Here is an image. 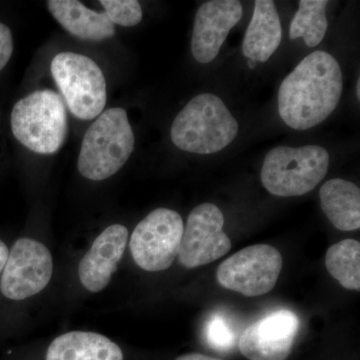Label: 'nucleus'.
<instances>
[{
	"label": "nucleus",
	"instance_id": "obj_1",
	"mask_svg": "<svg viewBox=\"0 0 360 360\" xmlns=\"http://www.w3.org/2000/svg\"><path fill=\"white\" fill-rule=\"evenodd\" d=\"M342 86L338 61L328 52H312L284 78L278 92L279 115L291 129H312L335 111Z\"/></svg>",
	"mask_w": 360,
	"mask_h": 360
},
{
	"label": "nucleus",
	"instance_id": "obj_2",
	"mask_svg": "<svg viewBox=\"0 0 360 360\" xmlns=\"http://www.w3.org/2000/svg\"><path fill=\"white\" fill-rule=\"evenodd\" d=\"M238 132V123L219 96L194 97L172 123V141L180 150L212 155L229 146Z\"/></svg>",
	"mask_w": 360,
	"mask_h": 360
},
{
	"label": "nucleus",
	"instance_id": "obj_3",
	"mask_svg": "<svg viewBox=\"0 0 360 360\" xmlns=\"http://www.w3.org/2000/svg\"><path fill=\"white\" fill-rule=\"evenodd\" d=\"M134 149V134L127 111H103L82 141L78 170L85 179L101 181L122 169Z\"/></svg>",
	"mask_w": 360,
	"mask_h": 360
},
{
	"label": "nucleus",
	"instance_id": "obj_4",
	"mask_svg": "<svg viewBox=\"0 0 360 360\" xmlns=\"http://www.w3.org/2000/svg\"><path fill=\"white\" fill-rule=\"evenodd\" d=\"M11 122L14 137L33 153L52 155L65 143L68 134L65 101L52 90H37L18 101Z\"/></svg>",
	"mask_w": 360,
	"mask_h": 360
},
{
	"label": "nucleus",
	"instance_id": "obj_5",
	"mask_svg": "<svg viewBox=\"0 0 360 360\" xmlns=\"http://www.w3.org/2000/svg\"><path fill=\"white\" fill-rule=\"evenodd\" d=\"M328 167V150L321 146H278L265 156L260 177L265 189L274 195L300 196L319 186Z\"/></svg>",
	"mask_w": 360,
	"mask_h": 360
},
{
	"label": "nucleus",
	"instance_id": "obj_6",
	"mask_svg": "<svg viewBox=\"0 0 360 360\" xmlns=\"http://www.w3.org/2000/svg\"><path fill=\"white\" fill-rule=\"evenodd\" d=\"M51 70L75 117L90 120L103 112L106 82L96 61L75 52H61L52 59Z\"/></svg>",
	"mask_w": 360,
	"mask_h": 360
},
{
	"label": "nucleus",
	"instance_id": "obj_7",
	"mask_svg": "<svg viewBox=\"0 0 360 360\" xmlns=\"http://www.w3.org/2000/svg\"><path fill=\"white\" fill-rule=\"evenodd\" d=\"M184 229V220L174 210L158 208L149 213L130 238L135 264L149 272L169 269L179 255Z\"/></svg>",
	"mask_w": 360,
	"mask_h": 360
},
{
	"label": "nucleus",
	"instance_id": "obj_8",
	"mask_svg": "<svg viewBox=\"0 0 360 360\" xmlns=\"http://www.w3.org/2000/svg\"><path fill=\"white\" fill-rule=\"evenodd\" d=\"M283 264L281 252L274 246L250 245L219 265L217 281L222 288L248 297L264 295L276 285Z\"/></svg>",
	"mask_w": 360,
	"mask_h": 360
},
{
	"label": "nucleus",
	"instance_id": "obj_9",
	"mask_svg": "<svg viewBox=\"0 0 360 360\" xmlns=\"http://www.w3.org/2000/svg\"><path fill=\"white\" fill-rule=\"evenodd\" d=\"M53 272V260L49 248L23 238L14 243L0 281V291L11 300L20 302L41 292Z\"/></svg>",
	"mask_w": 360,
	"mask_h": 360
},
{
	"label": "nucleus",
	"instance_id": "obj_10",
	"mask_svg": "<svg viewBox=\"0 0 360 360\" xmlns=\"http://www.w3.org/2000/svg\"><path fill=\"white\" fill-rule=\"evenodd\" d=\"M221 210L212 203L196 206L187 219L180 243L179 260L186 269L202 266L224 257L231 241L224 231Z\"/></svg>",
	"mask_w": 360,
	"mask_h": 360
},
{
	"label": "nucleus",
	"instance_id": "obj_11",
	"mask_svg": "<svg viewBox=\"0 0 360 360\" xmlns=\"http://www.w3.org/2000/svg\"><path fill=\"white\" fill-rule=\"evenodd\" d=\"M300 328L295 312L281 309L251 324L238 340L241 354L250 360H286Z\"/></svg>",
	"mask_w": 360,
	"mask_h": 360
},
{
	"label": "nucleus",
	"instance_id": "obj_12",
	"mask_svg": "<svg viewBox=\"0 0 360 360\" xmlns=\"http://www.w3.org/2000/svg\"><path fill=\"white\" fill-rule=\"evenodd\" d=\"M243 13V4L238 0H212L200 7L191 39V51L196 61L206 65L214 60Z\"/></svg>",
	"mask_w": 360,
	"mask_h": 360
},
{
	"label": "nucleus",
	"instance_id": "obj_13",
	"mask_svg": "<svg viewBox=\"0 0 360 360\" xmlns=\"http://www.w3.org/2000/svg\"><path fill=\"white\" fill-rule=\"evenodd\" d=\"M129 241V231L122 224H112L97 236L78 265V277L85 290L103 291L110 284L122 262Z\"/></svg>",
	"mask_w": 360,
	"mask_h": 360
},
{
	"label": "nucleus",
	"instance_id": "obj_14",
	"mask_svg": "<svg viewBox=\"0 0 360 360\" xmlns=\"http://www.w3.org/2000/svg\"><path fill=\"white\" fill-rule=\"evenodd\" d=\"M281 39L283 28L274 2L257 0L243 39V56L257 63H265L278 49Z\"/></svg>",
	"mask_w": 360,
	"mask_h": 360
},
{
	"label": "nucleus",
	"instance_id": "obj_15",
	"mask_svg": "<svg viewBox=\"0 0 360 360\" xmlns=\"http://www.w3.org/2000/svg\"><path fill=\"white\" fill-rule=\"evenodd\" d=\"M47 7L59 25L78 39L101 41L115 37V25L104 13L87 8L77 0H49Z\"/></svg>",
	"mask_w": 360,
	"mask_h": 360
},
{
	"label": "nucleus",
	"instance_id": "obj_16",
	"mask_svg": "<svg viewBox=\"0 0 360 360\" xmlns=\"http://www.w3.org/2000/svg\"><path fill=\"white\" fill-rule=\"evenodd\" d=\"M45 360H123L122 348L101 333L70 331L52 341Z\"/></svg>",
	"mask_w": 360,
	"mask_h": 360
},
{
	"label": "nucleus",
	"instance_id": "obj_17",
	"mask_svg": "<svg viewBox=\"0 0 360 360\" xmlns=\"http://www.w3.org/2000/svg\"><path fill=\"white\" fill-rule=\"evenodd\" d=\"M322 212L336 229L352 231L360 227V191L348 180H328L319 191Z\"/></svg>",
	"mask_w": 360,
	"mask_h": 360
},
{
	"label": "nucleus",
	"instance_id": "obj_18",
	"mask_svg": "<svg viewBox=\"0 0 360 360\" xmlns=\"http://www.w3.org/2000/svg\"><path fill=\"white\" fill-rule=\"evenodd\" d=\"M326 265L329 274L342 288L360 290V243L354 239H345L328 248Z\"/></svg>",
	"mask_w": 360,
	"mask_h": 360
},
{
	"label": "nucleus",
	"instance_id": "obj_19",
	"mask_svg": "<svg viewBox=\"0 0 360 360\" xmlns=\"http://www.w3.org/2000/svg\"><path fill=\"white\" fill-rule=\"evenodd\" d=\"M326 0H302L300 8L291 21L290 39H304L309 47L317 46L326 37L328 30V18L326 9Z\"/></svg>",
	"mask_w": 360,
	"mask_h": 360
},
{
	"label": "nucleus",
	"instance_id": "obj_20",
	"mask_svg": "<svg viewBox=\"0 0 360 360\" xmlns=\"http://www.w3.org/2000/svg\"><path fill=\"white\" fill-rule=\"evenodd\" d=\"M205 336L210 347L221 352L233 348L238 340L234 326L226 316L220 314L212 315L206 322Z\"/></svg>",
	"mask_w": 360,
	"mask_h": 360
},
{
	"label": "nucleus",
	"instance_id": "obj_21",
	"mask_svg": "<svg viewBox=\"0 0 360 360\" xmlns=\"http://www.w3.org/2000/svg\"><path fill=\"white\" fill-rule=\"evenodd\" d=\"M101 4L113 25L130 27L142 20L141 6L136 0H101Z\"/></svg>",
	"mask_w": 360,
	"mask_h": 360
},
{
	"label": "nucleus",
	"instance_id": "obj_22",
	"mask_svg": "<svg viewBox=\"0 0 360 360\" xmlns=\"http://www.w3.org/2000/svg\"><path fill=\"white\" fill-rule=\"evenodd\" d=\"M13 39L11 28L0 22V70L6 68L13 56Z\"/></svg>",
	"mask_w": 360,
	"mask_h": 360
},
{
	"label": "nucleus",
	"instance_id": "obj_23",
	"mask_svg": "<svg viewBox=\"0 0 360 360\" xmlns=\"http://www.w3.org/2000/svg\"><path fill=\"white\" fill-rule=\"evenodd\" d=\"M9 250L6 243L0 240V274L4 271L6 266L7 258H8Z\"/></svg>",
	"mask_w": 360,
	"mask_h": 360
},
{
	"label": "nucleus",
	"instance_id": "obj_24",
	"mask_svg": "<svg viewBox=\"0 0 360 360\" xmlns=\"http://www.w3.org/2000/svg\"><path fill=\"white\" fill-rule=\"evenodd\" d=\"M175 360H221L219 359H214V357L206 356L205 354H187L180 355Z\"/></svg>",
	"mask_w": 360,
	"mask_h": 360
},
{
	"label": "nucleus",
	"instance_id": "obj_25",
	"mask_svg": "<svg viewBox=\"0 0 360 360\" xmlns=\"http://www.w3.org/2000/svg\"><path fill=\"white\" fill-rule=\"evenodd\" d=\"M248 66H250L251 70H253V68H255V65H257V61L250 60H250L248 61Z\"/></svg>",
	"mask_w": 360,
	"mask_h": 360
},
{
	"label": "nucleus",
	"instance_id": "obj_26",
	"mask_svg": "<svg viewBox=\"0 0 360 360\" xmlns=\"http://www.w3.org/2000/svg\"><path fill=\"white\" fill-rule=\"evenodd\" d=\"M356 86H357V97H360V82H359V80H357V84H356Z\"/></svg>",
	"mask_w": 360,
	"mask_h": 360
}]
</instances>
